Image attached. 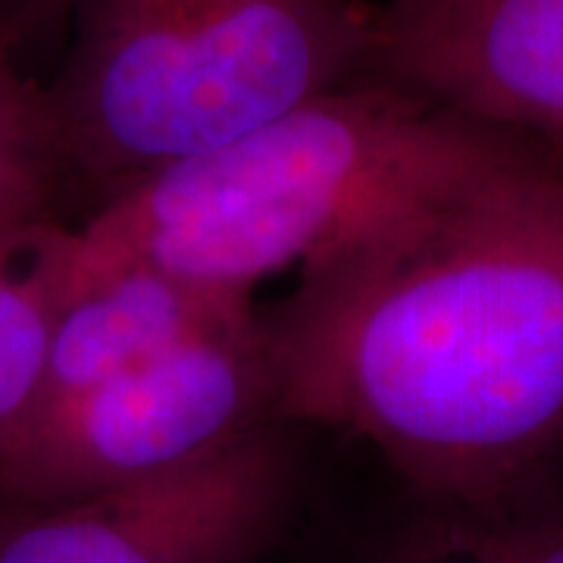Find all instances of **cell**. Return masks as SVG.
Here are the masks:
<instances>
[{"mask_svg":"<svg viewBox=\"0 0 563 563\" xmlns=\"http://www.w3.org/2000/svg\"><path fill=\"white\" fill-rule=\"evenodd\" d=\"M273 413L369 442L420 501L563 457V154L532 144L303 266L261 310Z\"/></svg>","mask_w":563,"mask_h":563,"instance_id":"cell-1","label":"cell"},{"mask_svg":"<svg viewBox=\"0 0 563 563\" xmlns=\"http://www.w3.org/2000/svg\"><path fill=\"white\" fill-rule=\"evenodd\" d=\"M536 139L351 81L69 225L66 285L129 263L254 298L263 279L444 201Z\"/></svg>","mask_w":563,"mask_h":563,"instance_id":"cell-2","label":"cell"},{"mask_svg":"<svg viewBox=\"0 0 563 563\" xmlns=\"http://www.w3.org/2000/svg\"><path fill=\"white\" fill-rule=\"evenodd\" d=\"M44 101L66 191L98 203L361 79L363 0H73Z\"/></svg>","mask_w":563,"mask_h":563,"instance_id":"cell-3","label":"cell"},{"mask_svg":"<svg viewBox=\"0 0 563 563\" xmlns=\"http://www.w3.org/2000/svg\"><path fill=\"white\" fill-rule=\"evenodd\" d=\"M273 395L257 310L32 410L0 463V504L76 501L181 470L276 422Z\"/></svg>","mask_w":563,"mask_h":563,"instance_id":"cell-4","label":"cell"},{"mask_svg":"<svg viewBox=\"0 0 563 563\" xmlns=\"http://www.w3.org/2000/svg\"><path fill=\"white\" fill-rule=\"evenodd\" d=\"M301 492L291 426L181 470L57 504H0V563H261Z\"/></svg>","mask_w":563,"mask_h":563,"instance_id":"cell-5","label":"cell"},{"mask_svg":"<svg viewBox=\"0 0 563 563\" xmlns=\"http://www.w3.org/2000/svg\"><path fill=\"white\" fill-rule=\"evenodd\" d=\"M357 81L563 154V0H385Z\"/></svg>","mask_w":563,"mask_h":563,"instance_id":"cell-6","label":"cell"},{"mask_svg":"<svg viewBox=\"0 0 563 563\" xmlns=\"http://www.w3.org/2000/svg\"><path fill=\"white\" fill-rule=\"evenodd\" d=\"M257 313L254 298L129 263L69 282L51 329L35 410Z\"/></svg>","mask_w":563,"mask_h":563,"instance_id":"cell-7","label":"cell"},{"mask_svg":"<svg viewBox=\"0 0 563 563\" xmlns=\"http://www.w3.org/2000/svg\"><path fill=\"white\" fill-rule=\"evenodd\" d=\"M69 225H0V463L38 401L51 329L66 295Z\"/></svg>","mask_w":563,"mask_h":563,"instance_id":"cell-8","label":"cell"},{"mask_svg":"<svg viewBox=\"0 0 563 563\" xmlns=\"http://www.w3.org/2000/svg\"><path fill=\"white\" fill-rule=\"evenodd\" d=\"M66 191L44 85L0 51V225L54 220Z\"/></svg>","mask_w":563,"mask_h":563,"instance_id":"cell-9","label":"cell"},{"mask_svg":"<svg viewBox=\"0 0 563 563\" xmlns=\"http://www.w3.org/2000/svg\"><path fill=\"white\" fill-rule=\"evenodd\" d=\"M473 504L492 563H563V485L558 470Z\"/></svg>","mask_w":563,"mask_h":563,"instance_id":"cell-10","label":"cell"},{"mask_svg":"<svg viewBox=\"0 0 563 563\" xmlns=\"http://www.w3.org/2000/svg\"><path fill=\"white\" fill-rule=\"evenodd\" d=\"M369 563H492L473 504L420 501L373 551Z\"/></svg>","mask_w":563,"mask_h":563,"instance_id":"cell-11","label":"cell"}]
</instances>
